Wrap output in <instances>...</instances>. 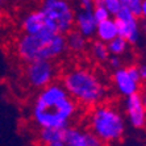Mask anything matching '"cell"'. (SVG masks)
Returning a JSON list of instances; mask_svg holds the SVG:
<instances>
[{"instance_id":"19","label":"cell","mask_w":146,"mask_h":146,"mask_svg":"<svg viewBox=\"0 0 146 146\" xmlns=\"http://www.w3.org/2000/svg\"><path fill=\"white\" fill-rule=\"evenodd\" d=\"M100 3L104 5V8L108 11V13L111 15L112 17L122 8L121 7V1H120V0H102Z\"/></svg>"},{"instance_id":"24","label":"cell","mask_w":146,"mask_h":146,"mask_svg":"<svg viewBox=\"0 0 146 146\" xmlns=\"http://www.w3.org/2000/svg\"><path fill=\"white\" fill-rule=\"evenodd\" d=\"M27 1H31V3H36V1H40V0H27Z\"/></svg>"},{"instance_id":"7","label":"cell","mask_w":146,"mask_h":146,"mask_svg":"<svg viewBox=\"0 0 146 146\" xmlns=\"http://www.w3.org/2000/svg\"><path fill=\"white\" fill-rule=\"evenodd\" d=\"M59 72H61V70L57 66V62L33 61L24 63L23 79H24L25 84L31 90L40 91L41 88L58 80Z\"/></svg>"},{"instance_id":"23","label":"cell","mask_w":146,"mask_h":146,"mask_svg":"<svg viewBox=\"0 0 146 146\" xmlns=\"http://www.w3.org/2000/svg\"><path fill=\"white\" fill-rule=\"evenodd\" d=\"M8 1H9V0H0V11L3 9V8L5 7V5H7Z\"/></svg>"},{"instance_id":"22","label":"cell","mask_w":146,"mask_h":146,"mask_svg":"<svg viewBox=\"0 0 146 146\" xmlns=\"http://www.w3.org/2000/svg\"><path fill=\"white\" fill-rule=\"evenodd\" d=\"M138 70H139V75H141V78L145 80L146 78V66L143 63H138Z\"/></svg>"},{"instance_id":"18","label":"cell","mask_w":146,"mask_h":146,"mask_svg":"<svg viewBox=\"0 0 146 146\" xmlns=\"http://www.w3.org/2000/svg\"><path fill=\"white\" fill-rule=\"evenodd\" d=\"M91 11H92L94 17H95L96 23H100V21H103V20H107L108 17H112L108 13V11L104 8V5H103L102 3H95L92 5Z\"/></svg>"},{"instance_id":"20","label":"cell","mask_w":146,"mask_h":146,"mask_svg":"<svg viewBox=\"0 0 146 146\" xmlns=\"http://www.w3.org/2000/svg\"><path fill=\"white\" fill-rule=\"evenodd\" d=\"M106 65L113 71L116 68L121 67V66L124 65V61H122V57H119V55H109L106 62Z\"/></svg>"},{"instance_id":"4","label":"cell","mask_w":146,"mask_h":146,"mask_svg":"<svg viewBox=\"0 0 146 146\" xmlns=\"http://www.w3.org/2000/svg\"><path fill=\"white\" fill-rule=\"evenodd\" d=\"M15 57L21 63L33 61L57 62L67 54L65 34H20L13 44Z\"/></svg>"},{"instance_id":"14","label":"cell","mask_w":146,"mask_h":146,"mask_svg":"<svg viewBox=\"0 0 146 146\" xmlns=\"http://www.w3.org/2000/svg\"><path fill=\"white\" fill-rule=\"evenodd\" d=\"M117 36H119V33H117V27H116L115 19L113 17H108L107 20H103L100 23H98L95 37L94 38L107 44V42H109V41L113 40Z\"/></svg>"},{"instance_id":"12","label":"cell","mask_w":146,"mask_h":146,"mask_svg":"<svg viewBox=\"0 0 146 146\" xmlns=\"http://www.w3.org/2000/svg\"><path fill=\"white\" fill-rule=\"evenodd\" d=\"M96 25H98V23L92 15L91 8H79L75 12L74 29L80 34H83L86 38L91 40L95 37Z\"/></svg>"},{"instance_id":"21","label":"cell","mask_w":146,"mask_h":146,"mask_svg":"<svg viewBox=\"0 0 146 146\" xmlns=\"http://www.w3.org/2000/svg\"><path fill=\"white\" fill-rule=\"evenodd\" d=\"M75 3L79 5V8H92L94 5V0H74Z\"/></svg>"},{"instance_id":"10","label":"cell","mask_w":146,"mask_h":146,"mask_svg":"<svg viewBox=\"0 0 146 146\" xmlns=\"http://www.w3.org/2000/svg\"><path fill=\"white\" fill-rule=\"evenodd\" d=\"M117 27V33L121 38L128 42L130 46L139 44L142 32H141V23L137 16L130 12V11L121 8L117 13L113 16Z\"/></svg>"},{"instance_id":"11","label":"cell","mask_w":146,"mask_h":146,"mask_svg":"<svg viewBox=\"0 0 146 146\" xmlns=\"http://www.w3.org/2000/svg\"><path fill=\"white\" fill-rule=\"evenodd\" d=\"M124 116L126 124L136 130H142L146 125V106L143 94L136 92L124 98Z\"/></svg>"},{"instance_id":"9","label":"cell","mask_w":146,"mask_h":146,"mask_svg":"<svg viewBox=\"0 0 146 146\" xmlns=\"http://www.w3.org/2000/svg\"><path fill=\"white\" fill-rule=\"evenodd\" d=\"M21 34H51L58 33L55 25L49 20L40 8L27 11L19 20Z\"/></svg>"},{"instance_id":"6","label":"cell","mask_w":146,"mask_h":146,"mask_svg":"<svg viewBox=\"0 0 146 146\" xmlns=\"http://www.w3.org/2000/svg\"><path fill=\"white\" fill-rule=\"evenodd\" d=\"M40 8L55 25L58 33L66 34L74 29L75 8L72 0H40Z\"/></svg>"},{"instance_id":"2","label":"cell","mask_w":146,"mask_h":146,"mask_svg":"<svg viewBox=\"0 0 146 146\" xmlns=\"http://www.w3.org/2000/svg\"><path fill=\"white\" fill-rule=\"evenodd\" d=\"M58 80L82 109H88L108 100L111 88L96 68L87 65H71L61 70Z\"/></svg>"},{"instance_id":"17","label":"cell","mask_w":146,"mask_h":146,"mask_svg":"<svg viewBox=\"0 0 146 146\" xmlns=\"http://www.w3.org/2000/svg\"><path fill=\"white\" fill-rule=\"evenodd\" d=\"M121 7L130 11L134 16L143 20L146 16V0H120Z\"/></svg>"},{"instance_id":"8","label":"cell","mask_w":146,"mask_h":146,"mask_svg":"<svg viewBox=\"0 0 146 146\" xmlns=\"http://www.w3.org/2000/svg\"><path fill=\"white\" fill-rule=\"evenodd\" d=\"M111 83L116 95L122 99L139 92L142 90L143 79L139 75L138 63L122 65L121 67L113 70L111 75Z\"/></svg>"},{"instance_id":"16","label":"cell","mask_w":146,"mask_h":146,"mask_svg":"<svg viewBox=\"0 0 146 146\" xmlns=\"http://www.w3.org/2000/svg\"><path fill=\"white\" fill-rule=\"evenodd\" d=\"M107 49H108L109 55H119V57H124L126 53L130 50V45L126 42L124 38L120 36L115 37L109 42H107Z\"/></svg>"},{"instance_id":"15","label":"cell","mask_w":146,"mask_h":146,"mask_svg":"<svg viewBox=\"0 0 146 146\" xmlns=\"http://www.w3.org/2000/svg\"><path fill=\"white\" fill-rule=\"evenodd\" d=\"M87 54H88L90 58H91L95 63H98V65H104L109 57L107 44L96 40V38H94L91 42H88Z\"/></svg>"},{"instance_id":"25","label":"cell","mask_w":146,"mask_h":146,"mask_svg":"<svg viewBox=\"0 0 146 146\" xmlns=\"http://www.w3.org/2000/svg\"><path fill=\"white\" fill-rule=\"evenodd\" d=\"M102 0H94V3H100Z\"/></svg>"},{"instance_id":"3","label":"cell","mask_w":146,"mask_h":146,"mask_svg":"<svg viewBox=\"0 0 146 146\" xmlns=\"http://www.w3.org/2000/svg\"><path fill=\"white\" fill-rule=\"evenodd\" d=\"M84 120L86 128L106 146L122 141L128 130L124 112L116 103L109 100L88 108Z\"/></svg>"},{"instance_id":"13","label":"cell","mask_w":146,"mask_h":146,"mask_svg":"<svg viewBox=\"0 0 146 146\" xmlns=\"http://www.w3.org/2000/svg\"><path fill=\"white\" fill-rule=\"evenodd\" d=\"M65 38H66L67 51L72 53V54H78V55L87 53L90 40L86 38L83 34H80L79 32L72 29V31H70L68 33L65 34Z\"/></svg>"},{"instance_id":"1","label":"cell","mask_w":146,"mask_h":146,"mask_svg":"<svg viewBox=\"0 0 146 146\" xmlns=\"http://www.w3.org/2000/svg\"><path fill=\"white\" fill-rule=\"evenodd\" d=\"M82 108L59 80L37 91L29 106V119L36 129H61L78 122Z\"/></svg>"},{"instance_id":"5","label":"cell","mask_w":146,"mask_h":146,"mask_svg":"<svg viewBox=\"0 0 146 146\" xmlns=\"http://www.w3.org/2000/svg\"><path fill=\"white\" fill-rule=\"evenodd\" d=\"M34 139L37 146H106L78 122L61 129H36Z\"/></svg>"}]
</instances>
